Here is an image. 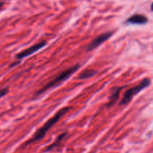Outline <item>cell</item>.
I'll return each mask as SVG.
<instances>
[{"label": "cell", "mask_w": 153, "mask_h": 153, "mask_svg": "<svg viewBox=\"0 0 153 153\" xmlns=\"http://www.w3.org/2000/svg\"><path fill=\"white\" fill-rule=\"evenodd\" d=\"M3 5H4V2H0V10L2 8Z\"/></svg>", "instance_id": "obj_11"}, {"label": "cell", "mask_w": 153, "mask_h": 153, "mask_svg": "<svg viewBox=\"0 0 153 153\" xmlns=\"http://www.w3.org/2000/svg\"><path fill=\"white\" fill-rule=\"evenodd\" d=\"M46 41H41V42H39V43H37V44L33 45L32 46L25 49V50L22 51V52H19L18 55H16V59L21 60L22 59V58H25V57H28L29 56V55H32L33 53H34V52H36L37 51L40 50V49L44 47V46H46Z\"/></svg>", "instance_id": "obj_4"}, {"label": "cell", "mask_w": 153, "mask_h": 153, "mask_svg": "<svg viewBox=\"0 0 153 153\" xmlns=\"http://www.w3.org/2000/svg\"><path fill=\"white\" fill-rule=\"evenodd\" d=\"M97 73V72L94 70H85L82 73L79 74V79H85L88 78H91L94 76Z\"/></svg>", "instance_id": "obj_8"}, {"label": "cell", "mask_w": 153, "mask_h": 153, "mask_svg": "<svg viewBox=\"0 0 153 153\" xmlns=\"http://www.w3.org/2000/svg\"><path fill=\"white\" fill-rule=\"evenodd\" d=\"M66 135H67V133H63V134H60V135L58 137V138L56 139V140H55V143H53L52 145H50V146H49V147H48L47 150L48 151L51 150V149H54V148H55V147L58 146V145L60 144V143H61V140H62L64 138V137H65Z\"/></svg>", "instance_id": "obj_9"}, {"label": "cell", "mask_w": 153, "mask_h": 153, "mask_svg": "<svg viewBox=\"0 0 153 153\" xmlns=\"http://www.w3.org/2000/svg\"><path fill=\"white\" fill-rule=\"evenodd\" d=\"M80 67V66L79 64H76V65L73 66V67H70V68L67 69V70H64V72L61 73L58 76H57L54 80L51 81L50 82H49L48 84H46L44 87H43L42 89H40L38 92L37 93V95H40L41 94H43L44 92H46L47 90L50 89V88H54L55 86H58L60 84L62 83L63 82L67 80V79L70 77L73 74H74L77 70H79V68Z\"/></svg>", "instance_id": "obj_2"}, {"label": "cell", "mask_w": 153, "mask_h": 153, "mask_svg": "<svg viewBox=\"0 0 153 153\" xmlns=\"http://www.w3.org/2000/svg\"><path fill=\"white\" fill-rule=\"evenodd\" d=\"M7 92H8V88H4V89L1 90V91H0V98L2 97H4V96L5 95Z\"/></svg>", "instance_id": "obj_10"}, {"label": "cell", "mask_w": 153, "mask_h": 153, "mask_svg": "<svg viewBox=\"0 0 153 153\" xmlns=\"http://www.w3.org/2000/svg\"><path fill=\"white\" fill-rule=\"evenodd\" d=\"M148 22V18L143 14H134L127 19L126 22L134 25H143Z\"/></svg>", "instance_id": "obj_6"}, {"label": "cell", "mask_w": 153, "mask_h": 153, "mask_svg": "<svg viewBox=\"0 0 153 153\" xmlns=\"http://www.w3.org/2000/svg\"><path fill=\"white\" fill-rule=\"evenodd\" d=\"M151 10L153 11V2L152 3V4H151Z\"/></svg>", "instance_id": "obj_12"}, {"label": "cell", "mask_w": 153, "mask_h": 153, "mask_svg": "<svg viewBox=\"0 0 153 153\" xmlns=\"http://www.w3.org/2000/svg\"><path fill=\"white\" fill-rule=\"evenodd\" d=\"M149 85H150V80L148 79H144L138 85L128 89V91H126L125 94H124L123 97L120 105H127L128 103H129L130 102H131V100L133 99V97H134L136 94H137L138 93H140V91H143V89L147 88Z\"/></svg>", "instance_id": "obj_3"}, {"label": "cell", "mask_w": 153, "mask_h": 153, "mask_svg": "<svg viewBox=\"0 0 153 153\" xmlns=\"http://www.w3.org/2000/svg\"><path fill=\"white\" fill-rule=\"evenodd\" d=\"M70 109V107H65L61 108V110L58 111L56 114H55V116L52 117L51 119H49L37 132L34 134V135L33 136L32 138L30 140H28V143L26 144H29V143H34V142H37L38 140H41L44 137V136L46 135V134L47 133V131L56 123L58 121H59V120L61 119V117L62 116H64L65 114H67L68 112V111Z\"/></svg>", "instance_id": "obj_1"}, {"label": "cell", "mask_w": 153, "mask_h": 153, "mask_svg": "<svg viewBox=\"0 0 153 153\" xmlns=\"http://www.w3.org/2000/svg\"><path fill=\"white\" fill-rule=\"evenodd\" d=\"M122 89V88H118L113 91V93H112L111 96L110 97V100H109L108 104V107L113 105H114L115 103H116V102L117 101L118 99H119L120 94Z\"/></svg>", "instance_id": "obj_7"}, {"label": "cell", "mask_w": 153, "mask_h": 153, "mask_svg": "<svg viewBox=\"0 0 153 153\" xmlns=\"http://www.w3.org/2000/svg\"><path fill=\"white\" fill-rule=\"evenodd\" d=\"M113 34V32L112 31H108V32H105L104 34H100V36L97 37V38L94 39L88 46V49H87V51H91L93 49H96L97 47H98L100 45H101L102 43H104L105 41H106L107 40H108L111 37Z\"/></svg>", "instance_id": "obj_5"}]
</instances>
